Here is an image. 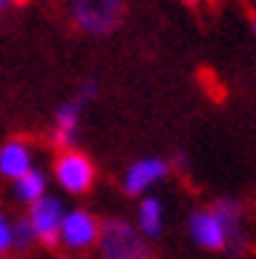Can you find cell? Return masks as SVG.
<instances>
[{
    "mask_svg": "<svg viewBox=\"0 0 256 259\" xmlns=\"http://www.w3.org/2000/svg\"><path fill=\"white\" fill-rule=\"evenodd\" d=\"M35 170V153L26 141L12 139L0 147V176L9 179V182H18L26 173Z\"/></svg>",
    "mask_w": 256,
    "mask_h": 259,
    "instance_id": "obj_8",
    "label": "cell"
},
{
    "mask_svg": "<svg viewBox=\"0 0 256 259\" xmlns=\"http://www.w3.org/2000/svg\"><path fill=\"white\" fill-rule=\"evenodd\" d=\"M37 242L35 236V228H32V222H29L26 216L23 219H15V250H20V253H26L32 245Z\"/></svg>",
    "mask_w": 256,
    "mask_h": 259,
    "instance_id": "obj_13",
    "label": "cell"
},
{
    "mask_svg": "<svg viewBox=\"0 0 256 259\" xmlns=\"http://www.w3.org/2000/svg\"><path fill=\"white\" fill-rule=\"evenodd\" d=\"M81 107L83 104L78 98L66 101L58 107L55 112V130H52V141H55L61 150H72L75 136H78V118H81Z\"/></svg>",
    "mask_w": 256,
    "mask_h": 259,
    "instance_id": "obj_9",
    "label": "cell"
},
{
    "mask_svg": "<svg viewBox=\"0 0 256 259\" xmlns=\"http://www.w3.org/2000/svg\"><path fill=\"white\" fill-rule=\"evenodd\" d=\"M9 250H15V219L0 213V256H6Z\"/></svg>",
    "mask_w": 256,
    "mask_h": 259,
    "instance_id": "obj_14",
    "label": "cell"
},
{
    "mask_svg": "<svg viewBox=\"0 0 256 259\" xmlns=\"http://www.w3.org/2000/svg\"><path fill=\"white\" fill-rule=\"evenodd\" d=\"M101 239V222L95 219V213L75 207L66 213L64 228H61V248L69 253H83L90 248H98Z\"/></svg>",
    "mask_w": 256,
    "mask_h": 259,
    "instance_id": "obj_4",
    "label": "cell"
},
{
    "mask_svg": "<svg viewBox=\"0 0 256 259\" xmlns=\"http://www.w3.org/2000/svg\"><path fill=\"white\" fill-rule=\"evenodd\" d=\"M15 3H26V0H15Z\"/></svg>",
    "mask_w": 256,
    "mask_h": 259,
    "instance_id": "obj_18",
    "label": "cell"
},
{
    "mask_svg": "<svg viewBox=\"0 0 256 259\" xmlns=\"http://www.w3.org/2000/svg\"><path fill=\"white\" fill-rule=\"evenodd\" d=\"M167 176H170V164H167L164 158H156V156L138 158L124 173V193L127 196H150V190L158 182H164Z\"/></svg>",
    "mask_w": 256,
    "mask_h": 259,
    "instance_id": "obj_7",
    "label": "cell"
},
{
    "mask_svg": "<svg viewBox=\"0 0 256 259\" xmlns=\"http://www.w3.org/2000/svg\"><path fill=\"white\" fill-rule=\"evenodd\" d=\"M52 176H55L58 187L69 196H83L90 193L95 185V164L92 158L81 150H61L52 164Z\"/></svg>",
    "mask_w": 256,
    "mask_h": 259,
    "instance_id": "obj_2",
    "label": "cell"
},
{
    "mask_svg": "<svg viewBox=\"0 0 256 259\" xmlns=\"http://www.w3.org/2000/svg\"><path fill=\"white\" fill-rule=\"evenodd\" d=\"M66 213L69 210L64 207V202H61L58 196H44L40 202H35L32 207H29L26 219L32 222L35 236H37L40 245H46V248L61 245V228H64Z\"/></svg>",
    "mask_w": 256,
    "mask_h": 259,
    "instance_id": "obj_5",
    "label": "cell"
},
{
    "mask_svg": "<svg viewBox=\"0 0 256 259\" xmlns=\"http://www.w3.org/2000/svg\"><path fill=\"white\" fill-rule=\"evenodd\" d=\"M187 233H190L193 245H199L201 250H225L230 242V231L213 213V207L193 210L187 219Z\"/></svg>",
    "mask_w": 256,
    "mask_h": 259,
    "instance_id": "obj_6",
    "label": "cell"
},
{
    "mask_svg": "<svg viewBox=\"0 0 256 259\" xmlns=\"http://www.w3.org/2000/svg\"><path fill=\"white\" fill-rule=\"evenodd\" d=\"M72 20L90 35H110L121 23V0H69Z\"/></svg>",
    "mask_w": 256,
    "mask_h": 259,
    "instance_id": "obj_3",
    "label": "cell"
},
{
    "mask_svg": "<svg viewBox=\"0 0 256 259\" xmlns=\"http://www.w3.org/2000/svg\"><path fill=\"white\" fill-rule=\"evenodd\" d=\"M136 225L144 236H158L164 228V202L158 196H144L138 202V213H136Z\"/></svg>",
    "mask_w": 256,
    "mask_h": 259,
    "instance_id": "obj_10",
    "label": "cell"
},
{
    "mask_svg": "<svg viewBox=\"0 0 256 259\" xmlns=\"http://www.w3.org/2000/svg\"><path fill=\"white\" fill-rule=\"evenodd\" d=\"M46 185H49V179H46L44 170H32V173H26L23 179H18L15 182V199H18L20 204H26V207H32L35 202H40L46 193Z\"/></svg>",
    "mask_w": 256,
    "mask_h": 259,
    "instance_id": "obj_11",
    "label": "cell"
},
{
    "mask_svg": "<svg viewBox=\"0 0 256 259\" xmlns=\"http://www.w3.org/2000/svg\"><path fill=\"white\" fill-rule=\"evenodd\" d=\"M95 93H98V83H95V81H83L81 93H78V101H81V104H87L90 98H95Z\"/></svg>",
    "mask_w": 256,
    "mask_h": 259,
    "instance_id": "obj_15",
    "label": "cell"
},
{
    "mask_svg": "<svg viewBox=\"0 0 256 259\" xmlns=\"http://www.w3.org/2000/svg\"><path fill=\"white\" fill-rule=\"evenodd\" d=\"M253 35H256V20H253Z\"/></svg>",
    "mask_w": 256,
    "mask_h": 259,
    "instance_id": "obj_17",
    "label": "cell"
},
{
    "mask_svg": "<svg viewBox=\"0 0 256 259\" xmlns=\"http://www.w3.org/2000/svg\"><path fill=\"white\" fill-rule=\"evenodd\" d=\"M6 3H9V0H0V9H3V6H6Z\"/></svg>",
    "mask_w": 256,
    "mask_h": 259,
    "instance_id": "obj_16",
    "label": "cell"
},
{
    "mask_svg": "<svg viewBox=\"0 0 256 259\" xmlns=\"http://www.w3.org/2000/svg\"><path fill=\"white\" fill-rule=\"evenodd\" d=\"M101 259H153L147 236L127 219H104L98 239Z\"/></svg>",
    "mask_w": 256,
    "mask_h": 259,
    "instance_id": "obj_1",
    "label": "cell"
},
{
    "mask_svg": "<svg viewBox=\"0 0 256 259\" xmlns=\"http://www.w3.org/2000/svg\"><path fill=\"white\" fill-rule=\"evenodd\" d=\"M213 213L225 222V228L230 231V239L242 233V204L236 199H219V202L213 204Z\"/></svg>",
    "mask_w": 256,
    "mask_h": 259,
    "instance_id": "obj_12",
    "label": "cell"
},
{
    "mask_svg": "<svg viewBox=\"0 0 256 259\" xmlns=\"http://www.w3.org/2000/svg\"><path fill=\"white\" fill-rule=\"evenodd\" d=\"M184 3H196V0H184Z\"/></svg>",
    "mask_w": 256,
    "mask_h": 259,
    "instance_id": "obj_19",
    "label": "cell"
}]
</instances>
